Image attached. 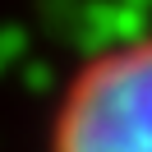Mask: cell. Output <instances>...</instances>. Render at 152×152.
I'll return each mask as SVG.
<instances>
[{"label": "cell", "instance_id": "6da1fadb", "mask_svg": "<svg viewBox=\"0 0 152 152\" xmlns=\"http://www.w3.org/2000/svg\"><path fill=\"white\" fill-rule=\"evenodd\" d=\"M51 152H152V32L78 65L56 106Z\"/></svg>", "mask_w": 152, "mask_h": 152}]
</instances>
